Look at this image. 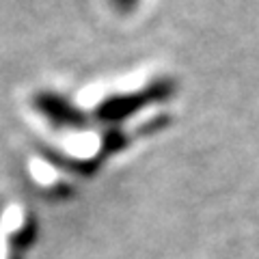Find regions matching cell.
Segmentation results:
<instances>
[{
  "label": "cell",
  "mask_w": 259,
  "mask_h": 259,
  "mask_svg": "<svg viewBox=\"0 0 259 259\" xmlns=\"http://www.w3.org/2000/svg\"><path fill=\"white\" fill-rule=\"evenodd\" d=\"M173 91L171 82H156V84H149L145 91L141 93H125V95H112L108 97L106 102H102L97 106V117L102 121H123L130 115H134L136 110H141L143 106H147L151 102H158V100H164Z\"/></svg>",
  "instance_id": "6da1fadb"
},
{
  "label": "cell",
  "mask_w": 259,
  "mask_h": 259,
  "mask_svg": "<svg viewBox=\"0 0 259 259\" xmlns=\"http://www.w3.org/2000/svg\"><path fill=\"white\" fill-rule=\"evenodd\" d=\"M35 108L39 115L48 119V123L61 130H80L87 125V117L82 115L76 104H71L67 97L52 91H41L35 97Z\"/></svg>",
  "instance_id": "7a4b0ae2"
},
{
  "label": "cell",
  "mask_w": 259,
  "mask_h": 259,
  "mask_svg": "<svg viewBox=\"0 0 259 259\" xmlns=\"http://www.w3.org/2000/svg\"><path fill=\"white\" fill-rule=\"evenodd\" d=\"M112 3H115L117 9H121V11H130V9H134V7L139 5V0H112Z\"/></svg>",
  "instance_id": "3957f363"
}]
</instances>
